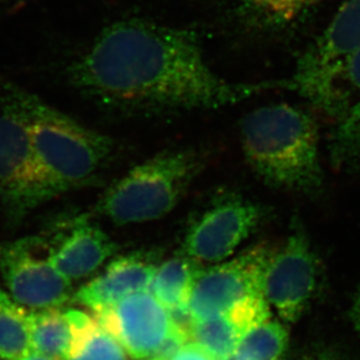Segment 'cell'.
Listing matches in <instances>:
<instances>
[{"label": "cell", "mask_w": 360, "mask_h": 360, "mask_svg": "<svg viewBox=\"0 0 360 360\" xmlns=\"http://www.w3.org/2000/svg\"><path fill=\"white\" fill-rule=\"evenodd\" d=\"M167 315H169L172 329L181 333L188 340L192 338V333H193V328L197 321L194 319L188 304L178 305L174 308L169 309Z\"/></svg>", "instance_id": "cell-24"}, {"label": "cell", "mask_w": 360, "mask_h": 360, "mask_svg": "<svg viewBox=\"0 0 360 360\" xmlns=\"http://www.w3.org/2000/svg\"><path fill=\"white\" fill-rule=\"evenodd\" d=\"M20 360H58L56 358L49 357V356H45V354H39V352H35V351H30L25 357L21 358Z\"/></svg>", "instance_id": "cell-27"}, {"label": "cell", "mask_w": 360, "mask_h": 360, "mask_svg": "<svg viewBox=\"0 0 360 360\" xmlns=\"http://www.w3.org/2000/svg\"><path fill=\"white\" fill-rule=\"evenodd\" d=\"M204 167V156L197 150H163L111 184L93 214L117 226L164 218L179 204Z\"/></svg>", "instance_id": "cell-4"}, {"label": "cell", "mask_w": 360, "mask_h": 360, "mask_svg": "<svg viewBox=\"0 0 360 360\" xmlns=\"http://www.w3.org/2000/svg\"><path fill=\"white\" fill-rule=\"evenodd\" d=\"M31 350L27 310L0 289V359L20 360Z\"/></svg>", "instance_id": "cell-18"}, {"label": "cell", "mask_w": 360, "mask_h": 360, "mask_svg": "<svg viewBox=\"0 0 360 360\" xmlns=\"http://www.w3.org/2000/svg\"><path fill=\"white\" fill-rule=\"evenodd\" d=\"M120 248L103 229L87 218H80L74 220L68 233L54 246H49V257L54 267L73 282L95 273Z\"/></svg>", "instance_id": "cell-13"}, {"label": "cell", "mask_w": 360, "mask_h": 360, "mask_svg": "<svg viewBox=\"0 0 360 360\" xmlns=\"http://www.w3.org/2000/svg\"><path fill=\"white\" fill-rule=\"evenodd\" d=\"M243 8L266 25H284L295 20L321 0H239Z\"/></svg>", "instance_id": "cell-22"}, {"label": "cell", "mask_w": 360, "mask_h": 360, "mask_svg": "<svg viewBox=\"0 0 360 360\" xmlns=\"http://www.w3.org/2000/svg\"><path fill=\"white\" fill-rule=\"evenodd\" d=\"M267 208L239 193L217 198L191 224L180 254L201 264H220L260 227Z\"/></svg>", "instance_id": "cell-6"}, {"label": "cell", "mask_w": 360, "mask_h": 360, "mask_svg": "<svg viewBox=\"0 0 360 360\" xmlns=\"http://www.w3.org/2000/svg\"><path fill=\"white\" fill-rule=\"evenodd\" d=\"M32 351L65 360L73 340V326L60 309L28 311Z\"/></svg>", "instance_id": "cell-17"}, {"label": "cell", "mask_w": 360, "mask_h": 360, "mask_svg": "<svg viewBox=\"0 0 360 360\" xmlns=\"http://www.w3.org/2000/svg\"><path fill=\"white\" fill-rule=\"evenodd\" d=\"M220 360H238L236 359V354H232V356H229V357L225 358V359Z\"/></svg>", "instance_id": "cell-28"}, {"label": "cell", "mask_w": 360, "mask_h": 360, "mask_svg": "<svg viewBox=\"0 0 360 360\" xmlns=\"http://www.w3.org/2000/svg\"><path fill=\"white\" fill-rule=\"evenodd\" d=\"M0 274L14 301L31 310L59 309L73 298L72 281L49 257L40 236H26L0 246Z\"/></svg>", "instance_id": "cell-7"}, {"label": "cell", "mask_w": 360, "mask_h": 360, "mask_svg": "<svg viewBox=\"0 0 360 360\" xmlns=\"http://www.w3.org/2000/svg\"><path fill=\"white\" fill-rule=\"evenodd\" d=\"M66 312L73 326V340L65 360H127L124 349L95 317L79 310Z\"/></svg>", "instance_id": "cell-16"}, {"label": "cell", "mask_w": 360, "mask_h": 360, "mask_svg": "<svg viewBox=\"0 0 360 360\" xmlns=\"http://www.w3.org/2000/svg\"><path fill=\"white\" fill-rule=\"evenodd\" d=\"M349 316H350L351 322L354 324V329L360 333V285L358 287L357 292L354 295Z\"/></svg>", "instance_id": "cell-26"}, {"label": "cell", "mask_w": 360, "mask_h": 360, "mask_svg": "<svg viewBox=\"0 0 360 360\" xmlns=\"http://www.w3.org/2000/svg\"><path fill=\"white\" fill-rule=\"evenodd\" d=\"M68 77L94 102L125 115L217 110L281 88L280 81L225 80L208 65L194 32L143 19L104 28Z\"/></svg>", "instance_id": "cell-1"}, {"label": "cell", "mask_w": 360, "mask_h": 360, "mask_svg": "<svg viewBox=\"0 0 360 360\" xmlns=\"http://www.w3.org/2000/svg\"><path fill=\"white\" fill-rule=\"evenodd\" d=\"M243 335V330L224 315L195 322L192 340L214 359L220 360L236 354Z\"/></svg>", "instance_id": "cell-21"}, {"label": "cell", "mask_w": 360, "mask_h": 360, "mask_svg": "<svg viewBox=\"0 0 360 360\" xmlns=\"http://www.w3.org/2000/svg\"><path fill=\"white\" fill-rule=\"evenodd\" d=\"M289 335L276 321H267L248 330L236 347L238 360H280L287 350Z\"/></svg>", "instance_id": "cell-20"}, {"label": "cell", "mask_w": 360, "mask_h": 360, "mask_svg": "<svg viewBox=\"0 0 360 360\" xmlns=\"http://www.w3.org/2000/svg\"><path fill=\"white\" fill-rule=\"evenodd\" d=\"M328 114L340 118L360 98V49L319 80L295 90Z\"/></svg>", "instance_id": "cell-14"}, {"label": "cell", "mask_w": 360, "mask_h": 360, "mask_svg": "<svg viewBox=\"0 0 360 360\" xmlns=\"http://www.w3.org/2000/svg\"><path fill=\"white\" fill-rule=\"evenodd\" d=\"M273 248L257 245L238 257L202 270L191 294L194 319L227 315L238 305L264 295V280Z\"/></svg>", "instance_id": "cell-8"}, {"label": "cell", "mask_w": 360, "mask_h": 360, "mask_svg": "<svg viewBox=\"0 0 360 360\" xmlns=\"http://www.w3.org/2000/svg\"><path fill=\"white\" fill-rule=\"evenodd\" d=\"M94 317L136 360L149 358L171 329L167 309L148 292L131 295Z\"/></svg>", "instance_id": "cell-10"}, {"label": "cell", "mask_w": 360, "mask_h": 360, "mask_svg": "<svg viewBox=\"0 0 360 360\" xmlns=\"http://www.w3.org/2000/svg\"><path fill=\"white\" fill-rule=\"evenodd\" d=\"M319 278V259L308 234L294 221L282 247L270 257L264 274V297L284 322H297L315 295Z\"/></svg>", "instance_id": "cell-9"}, {"label": "cell", "mask_w": 360, "mask_h": 360, "mask_svg": "<svg viewBox=\"0 0 360 360\" xmlns=\"http://www.w3.org/2000/svg\"><path fill=\"white\" fill-rule=\"evenodd\" d=\"M360 49V0H347L329 26L298 60L292 77L282 81L291 91L319 80Z\"/></svg>", "instance_id": "cell-11"}, {"label": "cell", "mask_w": 360, "mask_h": 360, "mask_svg": "<svg viewBox=\"0 0 360 360\" xmlns=\"http://www.w3.org/2000/svg\"><path fill=\"white\" fill-rule=\"evenodd\" d=\"M172 360H214V358L198 344L186 343Z\"/></svg>", "instance_id": "cell-25"}, {"label": "cell", "mask_w": 360, "mask_h": 360, "mask_svg": "<svg viewBox=\"0 0 360 360\" xmlns=\"http://www.w3.org/2000/svg\"><path fill=\"white\" fill-rule=\"evenodd\" d=\"M56 198L42 172L24 120L13 108L0 109V201L11 225Z\"/></svg>", "instance_id": "cell-5"}, {"label": "cell", "mask_w": 360, "mask_h": 360, "mask_svg": "<svg viewBox=\"0 0 360 360\" xmlns=\"http://www.w3.org/2000/svg\"><path fill=\"white\" fill-rule=\"evenodd\" d=\"M1 91L4 103L27 125L37 160L56 197L101 179L114 156V139L14 84H1Z\"/></svg>", "instance_id": "cell-3"}, {"label": "cell", "mask_w": 360, "mask_h": 360, "mask_svg": "<svg viewBox=\"0 0 360 360\" xmlns=\"http://www.w3.org/2000/svg\"><path fill=\"white\" fill-rule=\"evenodd\" d=\"M202 270L204 267L200 262L179 254L157 267L149 291L167 310L188 304L192 290Z\"/></svg>", "instance_id": "cell-15"}, {"label": "cell", "mask_w": 360, "mask_h": 360, "mask_svg": "<svg viewBox=\"0 0 360 360\" xmlns=\"http://www.w3.org/2000/svg\"><path fill=\"white\" fill-rule=\"evenodd\" d=\"M1 1H4V0H0V3H1Z\"/></svg>", "instance_id": "cell-29"}, {"label": "cell", "mask_w": 360, "mask_h": 360, "mask_svg": "<svg viewBox=\"0 0 360 360\" xmlns=\"http://www.w3.org/2000/svg\"><path fill=\"white\" fill-rule=\"evenodd\" d=\"M188 338L171 328L163 342L157 347L148 360H172L180 349L187 343Z\"/></svg>", "instance_id": "cell-23"}, {"label": "cell", "mask_w": 360, "mask_h": 360, "mask_svg": "<svg viewBox=\"0 0 360 360\" xmlns=\"http://www.w3.org/2000/svg\"><path fill=\"white\" fill-rule=\"evenodd\" d=\"M240 139L247 164L268 186L321 193L319 127L301 108L276 103L254 109L241 121Z\"/></svg>", "instance_id": "cell-2"}, {"label": "cell", "mask_w": 360, "mask_h": 360, "mask_svg": "<svg viewBox=\"0 0 360 360\" xmlns=\"http://www.w3.org/2000/svg\"><path fill=\"white\" fill-rule=\"evenodd\" d=\"M333 165L360 177V98L340 118L330 142Z\"/></svg>", "instance_id": "cell-19"}, {"label": "cell", "mask_w": 360, "mask_h": 360, "mask_svg": "<svg viewBox=\"0 0 360 360\" xmlns=\"http://www.w3.org/2000/svg\"><path fill=\"white\" fill-rule=\"evenodd\" d=\"M156 270V255L150 252L120 255L100 275L82 285L72 300L94 314L112 308L131 295L149 292Z\"/></svg>", "instance_id": "cell-12"}]
</instances>
